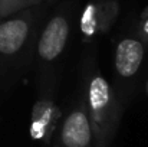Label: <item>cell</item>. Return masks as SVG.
Masks as SVG:
<instances>
[{
	"label": "cell",
	"mask_w": 148,
	"mask_h": 147,
	"mask_svg": "<svg viewBox=\"0 0 148 147\" xmlns=\"http://www.w3.org/2000/svg\"><path fill=\"white\" fill-rule=\"evenodd\" d=\"M86 112L97 147L109 144L121 118V105L112 87L102 75H92L86 84Z\"/></svg>",
	"instance_id": "1"
},
{
	"label": "cell",
	"mask_w": 148,
	"mask_h": 147,
	"mask_svg": "<svg viewBox=\"0 0 148 147\" xmlns=\"http://www.w3.org/2000/svg\"><path fill=\"white\" fill-rule=\"evenodd\" d=\"M62 112L53 99L52 87L45 85L32 110L30 136L35 140H49L55 131Z\"/></svg>",
	"instance_id": "2"
},
{
	"label": "cell",
	"mask_w": 148,
	"mask_h": 147,
	"mask_svg": "<svg viewBox=\"0 0 148 147\" xmlns=\"http://www.w3.org/2000/svg\"><path fill=\"white\" fill-rule=\"evenodd\" d=\"M32 28L29 13H14L0 22V58L9 59L16 56L25 46Z\"/></svg>",
	"instance_id": "3"
},
{
	"label": "cell",
	"mask_w": 148,
	"mask_h": 147,
	"mask_svg": "<svg viewBox=\"0 0 148 147\" xmlns=\"http://www.w3.org/2000/svg\"><path fill=\"white\" fill-rule=\"evenodd\" d=\"M59 140L60 147H94V131L84 102L76 105L63 120Z\"/></svg>",
	"instance_id": "4"
},
{
	"label": "cell",
	"mask_w": 148,
	"mask_h": 147,
	"mask_svg": "<svg viewBox=\"0 0 148 147\" xmlns=\"http://www.w3.org/2000/svg\"><path fill=\"white\" fill-rule=\"evenodd\" d=\"M119 12L116 0H92L81 16V30L86 38L109 32Z\"/></svg>",
	"instance_id": "5"
},
{
	"label": "cell",
	"mask_w": 148,
	"mask_h": 147,
	"mask_svg": "<svg viewBox=\"0 0 148 147\" xmlns=\"http://www.w3.org/2000/svg\"><path fill=\"white\" fill-rule=\"evenodd\" d=\"M69 36V20L65 14H56L45 26L39 43L38 53L39 58L45 62L55 61L66 46Z\"/></svg>",
	"instance_id": "6"
},
{
	"label": "cell",
	"mask_w": 148,
	"mask_h": 147,
	"mask_svg": "<svg viewBox=\"0 0 148 147\" xmlns=\"http://www.w3.org/2000/svg\"><path fill=\"white\" fill-rule=\"evenodd\" d=\"M145 49L144 45L132 38H125L122 39L115 49V69L122 78H131L134 77L144 59Z\"/></svg>",
	"instance_id": "7"
},
{
	"label": "cell",
	"mask_w": 148,
	"mask_h": 147,
	"mask_svg": "<svg viewBox=\"0 0 148 147\" xmlns=\"http://www.w3.org/2000/svg\"><path fill=\"white\" fill-rule=\"evenodd\" d=\"M43 0H3L0 4V19L14 14L20 10H25L30 6H35Z\"/></svg>",
	"instance_id": "8"
},
{
	"label": "cell",
	"mask_w": 148,
	"mask_h": 147,
	"mask_svg": "<svg viewBox=\"0 0 148 147\" xmlns=\"http://www.w3.org/2000/svg\"><path fill=\"white\" fill-rule=\"evenodd\" d=\"M141 33H143L144 41L148 43V7L143 12V16H141Z\"/></svg>",
	"instance_id": "9"
},
{
	"label": "cell",
	"mask_w": 148,
	"mask_h": 147,
	"mask_svg": "<svg viewBox=\"0 0 148 147\" xmlns=\"http://www.w3.org/2000/svg\"><path fill=\"white\" fill-rule=\"evenodd\" d=\"M145 91H147V94H148V79H147V85H145Z\"/></svg>",
	"instance_id": "10"
},
{
	"label": "cell",
	"mask_w": 148,
	"mask_h": 147,
	"mask_svg": "<svg viewBox=\"0 0 148 147\" xmlns=\"http://www.w3.org/2000/svg\"><path fill=\"white\" fill-rule=\"evenodd\" d=\"M1 1H3V0H0V4H1Z\"/></svg>",
	"instance_id": "11"
}]
</instances>
